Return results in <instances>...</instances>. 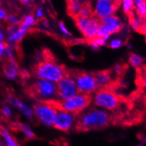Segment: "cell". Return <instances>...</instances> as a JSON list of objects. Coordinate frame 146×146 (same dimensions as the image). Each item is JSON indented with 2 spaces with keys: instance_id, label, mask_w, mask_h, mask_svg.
Returning <instances> with one entry per match:
<instances>
[{
  "instance_id": "1",
  "label": "cell",
  "mask_w": 146,
  "mask_h": 146,
  "mask_svg": "<svg viewBox=\"0 0 146 146\" xmlns=\"http://www.w3.org/2000/svg\"><path fill=\"white\" fill-rule=\"evenodd\" d=\"M113 116L107 111L94 109L82 114L77 121L76 128L79 131L99 129L108 126L112 122Z\"/></svg>"
},
{
  "instance_id": "2",
  "label": "cell",
  "mask_w": 146,
  "mask_h": 146,
  "mask_svg": "<svg viewBox=\"0 0 146 146\" xmlns=\"http://www.w3.org/2000/svg\"><path fill=\"white\" fill-rule=\"evenodd\" d=\"M35 75L40 80H45L52 83H58L67 74L63 65H59L52 57H46L44 60L38 62L34 68Z\"/></svg>"
},
{
  "instance_id": "3",
  "label": "cell",
  "mask_w": 146,
  "mask_h": 146,
  "mask_svg": "<svg viewBox=\"0 0 146 146\" xmlns=\"http://www.w3.org/2000/svg\"><path fill=\"white\" fill-rule=\"evenodd\" d=\"M92 101V97L91 94L79 93L74 97L68 100L59 101L55 99L53 101H50V102L53 105L55 109H62L77 116L90 106Z\"/></svg>"
},
{
  "instance_id": "4",
  "label": "cell",
  "mask_w": 146,
  "mask_h": 146,
  "mask_svg": "<svg viewBox=\"0 0 146 146\" xmlns=\"http://www.w3.org/2000/svg\"><path fill=\"white\" fill-rule=\"evenodd\" d=\"M29 90L31 97L40 102L53 101L57 97L56 84L48 80L39 79L31 86Z\"/></svg>"
},
{
  "instance_id": "5",
  "label": "cell",
  "mask_w": 146,
  "mask_h": 146,
  "mask_svg": "<svg viewBox=\"0 0 146 146\" xmlns=\"http://www.w3.org/2000/svg\"><path fill=\"white\" fill-rule=\"evenodd\" d=\"M94 104L96 106L104 110L114 111L120 107L123 99L111 90H99L95 93Z\"/></svg>"
},
{
  "instance_id": "6",
  "label": "cell",
  "mask_w": 146,
  "mask_h": 146,
  "mask_svg": "<svg viewBox=\"0 0 146 146\" xmlns=\"http://www.w3.org/2000/svg\"><path fill=\"white\" fill-rule=\"evenodd\" d=\"M68 72L74 80L79 93L91 94L97 91V84L93 74L80 71Z\"/></svg>"
},
{
  "instance_id": "7",
  "label": "cell",
  "mask_w": 146,
  "mask_h": 146,
  "mask_svg": "<svg viewBox=\"0 0 146 146\" xmlns=\"http://www.w3.org/2000/svg\"><path fill=\"white\" fill-rule=\"evenodd\" d=\"M57 109L50 102H40L33 106V114L45 125H53Z\"/></svg>"
},
{
  "instance_id": "8",
  "label": "cell",
  "mask_w": 146,
  "mask_h": 146,
  "mask_svg": "<svg viewBox=\"0 0 146 146\" xmlns=\"http://www.w3.org/2000/svg\"><path fill=\"white\" fill-rule=\"evenodd\" d=\"M56 87L57 97L59 98V101L68 100L79 94L75 82L68 72L57 83Z\"/></svg>"
},
{
  "instance_id": "9",
  "label": "cell",
  "mask_w": 146,
  "mask_h": 146,
  "mask_svg": "<svg viewBox=\"0 0 146 146\" xmlns=\"http://www.w3.org/2000/svg\"><path fill=\"white\" fill-rule=\"evenodd\" d=\"M99 27L97 37L102 38L105 36H111L114 33L120 31L123 27L122 21L116 16L113 15L99 20Z\"/></svg>"
},
{
  "instance_id": "10",
  "label": "cell",
  "mask_w": 146,
  "mask_h": 146,
  "mask_svg": "<svg viewBox=\"0 0 146 146\" xmlns=\"http://www.w3.org/2000/svg\"><path fill=\"white\" fill-rule=\"evenodd\" d=\"M121 3V1L99 0L93 9V16L99 20L113 16L120 7Z\"/></svg>"
},
{
  "instance_id": "11",
  "label": "cell",
  "mask_w": 146,
  "mask_h": 146,
  "mask_svg": "<svg viewBox=\"0 0 146 146\" xmlns=\"http://www.w3.org/2000/svg\"><path fill=\"white\" fill-rule=\"evenodd\" d=\"M75 116V115L62 109H57L53 126L60 131L68 132L74 124Z\"/></svg>"
},
{
  "instance_id": "12",
  "label": "cell",
  "mask_w": 146,
  "mask_h": 146,
  "mask_svg": "<svg viewBox=\"0 0 146 146\" xmlns=\"http://www.w3.org/2000/svg\"><path fill=\"white\" fill-rule=\"evenodd\" d=\"M97 90H111L114 86V80L111 70H103L93 74Z\"/></svg>"
},
{
  "instance_id": "13",
  "label": "cell",
  "mask_w": 146,
  "mask_h": 146,
  "mask_svg": "<svg viewBox=\"0 0 146 146\" xmlns=\"http://www.w3.org/2000/svg\"><path fill=\"white\" fill-rule=\"evenodd\" d=\"M99 20L95 17H92L89 19V24L87 26L84 31L82 32V34L86 40L90 43L92 40L97 38V31L99 27Z\"/></svg>"
},
{
  "instance_id": "14",
  "label": "cell",
  "mask_w": 146,
  "mask_h": 146,
  "mask_svg": "<svg viewBox=\"0 0 146 146\" xmlns=\"http://www.w3.org/2000/svg\"><path fill=\"white\" fill-rule=\"evenodd\" d=\"M9 102H11V104H14V106L17 108L18 109H19L21 112L28 118H32L33 116V111L30 107L27 106L26 104H24V102H21L19 99H16V98L11 97L9 98Z\"/></svg>"
},
{
  "instance_id": "15",
  "label": "cell",
  "mask_w": 146,
  "mask_h": 146,
  "mask_svg": "<svg viewBox=\"0 0 146 146\" xmlns=\"http://www.w3.org/2000/svg\"><path fill=\"white\" fill-rule=\"evenodd\" d=\"M67 9L68 13L73 19L77 17L79 12L82 7L83 3L77 0H72L67 1Z\"/></svg>"
},
{
  "instance_id": "16",
  "label": "cell",
  "mask_w": 146,
  "mask_h": 146,
  "mask_svg": "<svg viewBox=\"0 0 146 146\" xmlns=\"http://www.w3.org/2000/svg\"><path fill=\"white\" fill-rule=\"evenodd\" d=\"M4 71L7 77L11 80H15L18 75V65L15 60H10V62L4 66Z\"/></svg>"
},
{
  "instance_id": "17",
  "label": "cell",
  "mask_w": 146,
  "mask_h": 146,
  "mask_svg": "<svg viewBox=\"0 0 146 146\" xmlns=\"http://www.w3.org/2000/svg\"><path fill=\"white\" fill-rule=\"evenodd\" d=\"M134 7L136 11L137 17L145 19L146 14V2L143 0H135L133 1Z\"/></svg>"
},
{
  "instance_id": "18",
  "label": "cell",
  "mask_w": 146,
  "mask_h": 146,
  "mask_svg": "<svg viewBox=\"0 0 146 146\" xmlns=\"http://www.w3.org/2000/svg\"><path fill=\"white\" fill-rule=\"evenodd\" d=\"M121 3L123 9L125 14H126L129 17V18L133 17V12L134 9H135L133 1H132V0H124V1H121Z\"/></svg>"
},
{
  "instance_id": "19",
  "label": "cell",
  "mask_w": 146,
  "mask_h": 146,
  "mask_svg": "<svg viewBox=\"0 0 146 146\" xmlns=\"http://www.w3.org/2000/svg\"><path fill=\"white\" fill-rule=\"evenodd\" d=\"M130 23L133 29L136 31L143 33V27L145 29V26H143V18L133 16L130 18Z\"/></svg>"
},
{
  "instance_id": "20",
  "label": "cell",
  "mask_w": 146,
  "mask_h": 146,
  "mask_svg": "<svg viewBox=\"0 0 146 146\" xmlns=\"http://www.w3.org/2000/svg\"><path fill=\"white\" fill-rule=\"evenodd\" d=\"M77 17L90 19L93 17V9L90 4H83L81 10L79 12Z\"/></svg>"
},
{
  "instance_id": "21",
  "label": "cell",
  "mask_w": 146,
  "mask_h": 146,
  "mask_svg": "<svg viewBox=\"0 0 146 146\" xmlns=\"http://www.w3.org/2000/svg\"><path fill=\"white\" fill-rule=\"evenodd\" d=\"M143 58L136 54H131L129 57V62L132 66L136 68L137 69L143 66Z\"/></svg>"
},
{
  "instance_id": "22",
  "label": "cell",
  "mask_w": 146,
  "mask_h": 146,
  "mask_svg": "<svg viewBox=\"0 0 146 146\" xmlns=\"http://www.w3.org/2000/svg\"><path fill=\"white\" fill-rule=\"evenodd\" d=\"M75 21V24L77 27L78 28L79 30L82 33L84 31V29L87 28V26L89 24V19L87 18H83V17H77L74 19Z\"/></svg>"
},
{
  "instance_id": "23",
  "label": "cell",
  "mask_w": 146,
  "mask_h": 146,
  "mask_svg": "<svg viewBox=\"0 0 146 146\" xmlns=\"http://www.w3.org/2000/svg\"><path fill=\"white\" fill-rule=\"evenodd\" d=\"M1 135L4 137L7 146H19L18 144H17V143H16V141L14 140V138L9 135V133L8 131H7V130L2 128V129L1 130Z\"/></svg>"
},
{
  "instance_id": "24",
  "label": "cell",
  "mask_w": 146,
  "mask_h": 146,
  "mask_svg": "<svg viewBox=\"0 0 146 146\" xmlns=\"http://www.w3.org/2000/svg\"><path fill=\"white\" fill-rule=\"evenodd\" d=\"M19 129L24 133V135H26V137L28 139L31 140L33 139V138H35L34 133L32 131V130L31 129L30 127H29L27 125H26V124H19Z\"/></svg>"
},
{
  "instance_id": "25",
  "label": "cell",
  "mask_w": 146,
  "mask_h": 146,
  "mask_svg": "<svg viewBox=\"0 0 146 146\" xmlns=\"http://www.w3.org/2000/svg\"><path fill=\"white\" fill-rule=\"evenodd\" d=\"M106 43V41L102 38L97 37L90 42V47L92 50H99L101 47L104 46Z\"/></svg>"
},
{
  "instance_id": "26",
  "label": "cell",
  "mask_w": 146,
  "mask_h": 146,
  "mask_svg": "<svg viewBox=\"0 0 146 146\" xmlns=\"http://www.w3.org/2000/svg\"><path fill=\"white\" fill-rule=\"evenodd\" d=\"M123 45V41L121 39H113L109 43V47L112 49H117Z\"/></svg>"
},
{
  "instance_id": "27",
  "label": "cell",
  "mask_w": 146,
  "mask_h": 146,
  "mask_svg": "<svg viewBox=\"0 0 146 146\" xmlns=\"http://www.w3.org/2000/svg\"><path fill=\"white\" fill-rule=\"evenodd\" d=\"M23 22L24 24L29 25V26H32V25H34L36 23V19H35L34 17L31 15H28L24 17V20H23Z\"/></svg>"
},
{
  "instance_id": "28",
  "label": "cell",
  "mask_w": 146,
  "mask_h": 146,
  "mask_svg": "<svg viewBox=\"0 0 146 146\" xmlns=\"http://www.w3.org/2000/svg\"><path fill=\"white\" fill-rule=\"evenodd\" d=\"M6 19L8 21L11 22V24H13V26H16L17 24H20V21L17 17L14 15H9L8 17H6Z\"/></svg>"
},
{
  "instance_id": "29",
  "label": "cell",
  "mask_w": 146,
  "mask_h": 146,
  "mask_svg": "<svg viewBox=\"0 0 146 146\" xmlns=\"http://www.w3.org/2000/svg\"><path fill=\"white\" fill-rule=\"evenodd\" d=\"M125 66L126 65H115L114 68H113V70H114L115 73L118 74H121L123 72L125 71Z\"/></svg>"
},
{
  "instance_id": "30",
  "label": "cell",
  "mask_w": 146,
  "mask_h": 146,
  "mask_svg": "<svg viewBox=\"0 0 146 146\" xmlns=\"http://www.w3.org/2000/svg\"><path fill=\"white\" fill-rule=\"evenodd\" d=\"M59 27H60V29L61 31L63 33V34L67 35V36L70 35V32L68 31V30H67L66 27H65V24H64L63 22H60L59 23Z\"/></svg>"
},
{
  "instance_id": "31",
  "label": "cell",
  "mask_w": 146,
  "mask_h": 146,
  "mask_svg": "<svg viewBox=\"0 0 146 146\" xmlns=\"http://www.w3.org/2000/svg\"><path fill=\"white\" fill-rule=\"evenodd\" d=\"M3 113H4V114L6 116H10L11 114V109H10V108L8 107V106H5V107L3 109Z\"/></svg>"
},
{
  "instance_id": "32",
  "label": "cell",
  "mask_w": 146,
  "mask_h": 146,
  "mask_svg": "<svg viewBox=\"0 0 146 146\" xmlns=\"http://www.w3.org/2000/svg\"><path fill=\"white\" fill-rule=\"evenodd\" d=\"M7 48V46L3 43H0V58L3 55L6 48Z\"/></svg>"
},
{
  "instance_id": "33",
  "label": "cell",
  "mask_w": 146,
  "mask_h": 146,
  "mask_svg": "<svg viewBox=\"0 0 146 146\" xmlns=\"http://www.w3.org/2000/svg\"><path fill=\"white\" fill-rule=\"evenodd\" d=\"M36 16L39 19H41L43 17V11L41 9H38L36 11Z\"/></svg>"
},
{
  "instance_id": "34",
  "label": "cell",
  "mask_w": 146,
  "mask_h": 146,
  "mask_svg": "<svg viewBox=\"0 0 146 146\" xmlns=\"http://www.w3.org/2000/svg\"><path fill=\"white\" fill-rule=\"evenodd\" d=\"M6 18V12L2 9H0V19H4Z\"/></svg>"
},
{
  "instance_id": "35",
  "label": "cell",
  "mask_w": 146,
  "mask_h": 146,
  "mask_svg": "<svg viewBox=\"0 0 146 146\" xmlns=\"http://www.w3.org/2000/svg\"><path fill=\"white\" fill-rule=\"evenodd\" d=\"M3 40H4V35L1 32H0V43H2Z\"/></svg>"
},
{
  "instance_id": "36",
  "label": "cell",
  "mask_w": 146,
  "mask_h": 146,
  "mask_svg": "<svg viewBox=\"0 0 146 146\" xmlns=\"http://www.w3.org/2000/svg\"><path fill=\"white\" fill-rule=\"evenodd\" d=\"M43 26H45V27H48V26H49L48 22V21H46V20L43 21Z\"/></svg>"
},
{
  "instance_id": "37",
  "label": "cell",
  "mask_w": 146,
  "mask_h": 146,
  "mask_svg": "<svg viewBox=\"0 0 146 146\" xmlns=\"http://www.w3.org/2000/svg\"><path fill=\"white\" fill-rule=\"evenodd\" d=\"M23 3H29L30 2V1H27V0H24V1H22Z\"/></svg>"
}]
</instances>
